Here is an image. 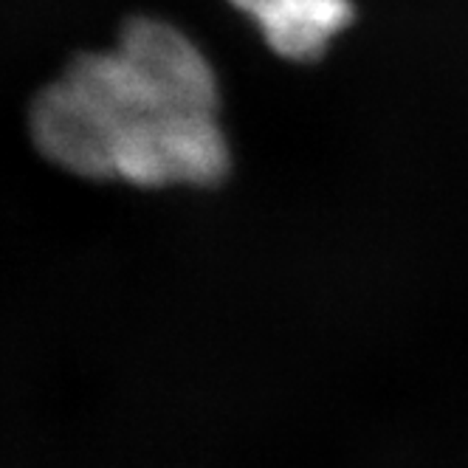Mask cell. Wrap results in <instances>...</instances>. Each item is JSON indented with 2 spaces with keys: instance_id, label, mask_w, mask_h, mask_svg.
Masks as SVG:
<instances>
[{
  "instance_id": "1",
  "label": "cell",
  "mask_w": 468,
  "mask_h": 468,
  "mask_svg": "<svg viewBox=\"0 0 468 468\" xmlns=\"http://www.w3.org/2000/svg\"><path fill=\"white\" fill-rule=\"evenodd\" d=\"M229 142L209 111H164L130 122L116 144L113 178L136 186H209L229 173Z\"/></svg>"
},
{
  "instance_id": "2",
  "label": "cell",
  "mask_w": 468,
  "mask_h": 468,
  "mask_svg": "<svg viewBox=\"0 0 468 468\" xmlns=\"http://www.w3.org/2000/svg\"><path fill=\"white\" fill-rule=\"evenodd\" d=\"M288 62H316L356 23V0H226Z\"/></svg>"
}]
</instances>
